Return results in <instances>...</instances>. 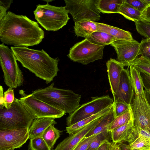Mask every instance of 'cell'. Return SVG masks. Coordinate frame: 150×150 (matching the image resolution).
Returning <instances> with one entry per match:
<instances>
[{
    "label": "cell",
    "instance_id": "obj_1",
    "mask_svg": "<svg viewBox=\"0 0 150 150\" xmlns=\"http://www.w3.org/2000/svg\"><path fill=\"white\" fill-rule=\"evenodd\" d=\"M44 38V33L37 22L27 16L7 12L0 21V40L15 47L37 45Z\"/></svg>",
    "mask_w": 150,
    "mask_h": 150
},
{
    "label": "cell",
    "instance_id": "obj_2",
    "mask_svg": "<svg viewBox=\"0 0 150 150\" xmlns=\"http://www.w3.org/2000/svg\"><path fill=\"white\" fill-rule=\"evenodd\" d=\"M17 60L23 67L48 84L57 75L59 71L58 57L52 58L43 49L38 50L26 47L11 46Z\"/></svg>",
    "mask_w": 150,
    "mask_h": 150
},
{
    "label": "cell",
    "instance_id": "obj_3",
    "mask_svg": "<svg viewBox=\"0 0 150 150\" xmlns=\"http://www.w3.org/2000/svg\"><path fill=\"white\" fill-rule=\"evenodd\" d=\"M49 86L35 90L32 94L37 98L65 113L70 115L80 106L81 96L72 90Z\"/></svg>",
    "mask_w": 150,
    "mask_h": 150
},
{
    "label": "cell",
    "instance_id": "obj_4",
    "mask_svg": "<svg viewBox=\"0 0 150 150\" xmlns=\"http://www.w3.org/2000/svg\"><path fill=\"white\" fill-rule=\"evenodd\" d=\"M35 19L46 30L56 31L62 28L70 19L65 6H56L47 3L38 4L33 11Z\"/></svg>",
    "mask_w": 150,
    "mask_h": 150
},
{
    "label": "cell",
    "instance_id": "obj_5",
    "mask_svg": "<svg viewBox=\"0 0 150 150\" xmlns=\"http://www.w3.org/2000/svg\"><path fill=\"white\" fill-rule=\"evenodd\" d=\"M34 119L16 98L8 109H0V129L29 128Z\"/></svg>",
    "mask_w": 150,
    "mask_h": 150
},
{
    "label": "cell",
    "instance_id": "obj_6",
    "mask_svg": "<svg viewBox=\"0 0 150 150\" xmlns=\"http://www.w3.org/2000/svg\"><path fill=\"white\" fill-rule=\"evenodd\" d=\"M12 50L3 43L0 45V63L4 82L9 88H16L24 81L23 72L19 67Z\"/></svg>",
    "mask_w": 150,
    "mask_h": 150
},
{
    "label": "cell",
    "instance_id": "obj_7",
    "mask_svg": "<svg viewBox=\"0 0 150 150\" xmlns=\"http://www.w3.org/2000/svg\"><path fill=\"white\" fill-rule=\"evenodd\" d=\"M113 99L109 95L91 97V100L83 104L67 118V125H72L95 115L112 105Z\"/></svg>",
    "mask_w": 150,
    "mask_h": 150
},
{
    "label": "cell",
    "instance_id": "obj_8",
    "mask_svg": "<svg viewBox=\"0 0 150 150\" xmlns=\"http://www.w3.org/2000/svg\"><path fill=\"white\" fill-rule=\"evenodd\" d=\"M20 100L28 112L35 119L42 117L60 118L66 113L36 98L32 93L27 94L19 90Z\"/></svg>",
    "mask_w": 150,
    "mask_h": 150
},
{
    "label": "cell",
    "instance_id": "obj_9",
    "mask_svg": "<svg viewBox=\"0 0 150 150\" xmlns=\"http://www.w3.org/2000/svg\"><path fill=\"white\" fill-rule=\"evenodd\" d=\"M105 46L93 44L85 38L70 49L68 57L73 62L86 65L103 59Z\"/></svg>",
    "mask_w": 150,
    "mask_h": 150
},
{
    "label": "cell",
    "instance_id": "obj_10",
    "mask_svg": "<svg viewBox=\"0 0 150 150\" xmlns=\"http://www.w3.org/2000/svg\"><path fill=\"white\" fill-rule=\"evenodd\" d=\"M65 8L74 22L83 20L96 22L100 20L97 0H65Z\"/></svg>",
    "mask_w": 150,
    "mask_h": 150
},
{
    "label": "cell",
    "instance_id": "obj_11",
    "mask_svg": "<svg viewBox=\"0 0 150 150\" xmlns=\"http://www.w3.org/2000/svg\"><path fill=\"white\" fill-rule=\"evenodd\" d=\"M134 118V127L146 130L150 132V106L144 93L134 94L131 103Z\"/></svg>",
    "mask_w": 150,
    "mask_h": 150
},
{
    "label": "cell",
    "instance_id": "obj_12",
    "mask_svg": "<svg viewBox=\"0 0 150 150\" xmlns=\"http://www.w3.org/2000/svg\"><path fill=\"white\" fill-rule=\"evenodd\" d=\"M110 45L116 52V60L125 66H129L138 58L140 43L134 39L117 40Z\"/></svg>",
    "mask_w": 150,
    "mask_h": 150
},
{
    "label": "cell",
    "instance_id": "obj_13",
    "mask_svg": "<svg viewBox=\"0 0 150 150\" xmlns=\"http://www.w3.org/2000/svg\"><path fill=\"white\" fill-rule=\"evenodd\" d=\"M29 129H0V150L22 147L29 138Z\"/></svg>",
    "mask_w": 150,
    "mask_h": 150
},
{
    "label": "cell",
    "instance_id": "obj_14",
    "mask_svg": "<svg viewBox=\"0 0 150 150\" xmlns=\"http://www.w3.org/2000/svg\"><path fill=\"white\" fill-rule=\"evenodd\" d=\"M122 71L118 89L113 97V103L122 102L130 105L134 98V93L132 86L129 66Z\"/></svg>",
    "mask_w": 150,
    "mask_h": 150
},
{
    "label": "cell",
    "instance_id": "obj_15",
    "mask_svg": "<svg viewBox=\"0 0 150 150\" xmlns=\"http://www.w3.org/2000/svg\"><path fill=\"white\" fill-rule=\"evenodd\" d=\"M102 117L69 135L57 145L55 150H74L85 136L99 123Z\"/></svg>",
    "mask_w": 150,
    "mask_h": 150
},
{
    "label": "cell",
    "instance_id": "obj_16",
    "mask_svg": "<svg viewBox=\"0 0 150 150\" xmlns=\"http://www.w3.org/2000/svg\"><path fill=\"white\" fill-rule=\"evenodd\" d=\"M106 66L110 89L113 96L118 90L121 73L125 66L112 58L106 62Z\"/></svg>",
    "mask_w": 150,
    "mask_h": 150
},
{
    "label": "cell",
    "instance_id": "obj_17",
    "mask_svg": "<svg viewBox=\"0 0 150 150\" xmlns=\"http://www.w3.org/2000/svg\"><path fill=\"white\" fill-rule=\"evenodd\" d=\"M55 119L50 117L35 119L29 129V138L42 137L45 131L48 127L57 123Z\"/></svg>",
    "mask_w": 150,
    "mask_h": 150
},
{
    "label": "cell",
    "instance_id": "obj_18",
    "mask_svg": "<svg viewBox=\"0 0 150 150\" xmlns=\"http://www.w3.org/2000/svg\"><path fill=\"white\" fill-rule=\"evenodd\" d=\"M97 30L106 33L115 38L117 41L121 40L131 41L134 39L129 31L103 23L95 22Z\"/></svg>",
    "mask_w": 150,
    "mask_h": 150
},
{
    "label": "cell",
    "instance_id": "obj_19",
    "mask_svg": "<svg viewBox=\"0 0 150 150\" xmlns=\"http://www.w3.org/2000/svg\"><path fill=\"white\" fill-rule=\"evenodd\" d=\"M133 113L130 119L125 125L111 131L112 142L117 144L126 142L134 125Z\"/></svg>",
    "mask_w": 150,
    "mask_h": 150
},
{
    "label": "cell",
    "instance_id": "obj_20",
    "mask_svg": "<svg viewBox=\"0 0 150 150\" xmlns=\"http://www.w3.org/2000/svg\"><path fill=\"white\" fill-rule=\"evenodd\" d=\"M113 109L112 104L98 113L85 119L70 126L66 127L67 133L69 135L73 134L93 121L102 117Z\"/></svg>",
    "mask_w": 150,
    "mask_h": 150
},
{
    "label": "cell",
    "instance_id": "obj_21",
    "mask_svg": "<svg viewBox=\"0 0 150 150\" xmlns=\"http://www.w3.org/2000/svg\"><path fill=\"white\" fill-rule=\"evenodd\" d=\"M74 29L76 35L86 38L97 31V27L95 22L83 20L74 22Z\"/></svg>",
    "mask_w": 150,
    "mask_h": 150
},
{
    "label": "cell",
    "instance_id": "obj_22",
    "mask_svg": "<svg viewBox=\"0 0 150 150\" xmlns=\"http://www.w3.org/2000/svg\"><path fill=\"white\" fill-rule=\"evenodd\" d=\"M86 39L93 44L105 46L117 41L115 38L108 34L97 30L87 36Z\"/></svg>",
    "mask_w": 150,
    "mask_h": 150
},
{
    "label": "cell",
    "instance_id": "obj_23",
    "mask_svg": "<svg viewBox=\"0 0 150 150\" xmlns=\"http://www.w3.org/2000/svg\"><path fill=\"white\" fill-rule=\"evenodd\" d=\"M123 0H97L96 6L100 13H118Z\"/></svg>",
    "mask_w": 150,
    "mask_h": 150
},
{
    "label": "cell",
    "instance_id": "obj_24",
    "mask_svg": "<svg viewBox=\"0 0 150 150\" xmlns=\"http://www.w3.org/2000/svg\"><path fill=\"white\" fill-rule=\"evenodd\" d=\"M129 71L132 86L136 95L144 93V84L141 73L132 65L129 66Z\"/></svg>",
    "mask_w": 150,
    "mask_h": 150
},
{
    "label": "cell",
    "instance_id": "obj_25",
    "mask_svg": "<svg viewBox=\"0 0 150 150\" xmlns=\"http://www.w3.org/2000/svg\"><path fill=\"white\" fill-rule=\"evenodd\" d=\"M114 119L113 108L112 110L102 117L99 123L85 136V137L87 138L108 130L110 124Z\"/></svg>",
    "mask_w": 150,
    "mask_h": 150
},
{
    "label": "cell",
    "instance_id": "obj_26",
    "mask_svg": "<svg viewBox=\"0 0 150 150\" xmlns=\"http://www.w3.org/2000/svg\"><path fill=\"white\" fill-rule=\"evenodd\" d=\"M118 13L127 19L134 22L141 20L142 12L137 10L123 0L119 8Z\"/></svg>",
    "mask_w": 150,
    "mask_h": 150
},
{
    "label": "cell",
    "instance_id": "obj_27",
    "mask_svg": "<svg viewBox=\"0 0 150 150\" xmlns=\"http://www.w3.org/2000/svg\"><path fill=\"white\" fill-rule=\"evenodd\" d=\"M54 125H50L44 132L42 137L51 150L57 140L60 137L61 131L55 128Z\"/></svg>",
    "mask_w": 150,
    "mask_h": 150
},
{
    "label": "cell",
    "instance_id": "obj_28",
    "mask_svg": "<svg viewBox=\"0 0 150 150\" xmlns=\"http://www.w3.org/2000/svg\"><path fill=\"white\" fill-rule=\"evenodd\" d=\"M132 114L131 107L125 113L115 118L110 124L108 131L111 132L125 124L130 119Z\"/></svg>",
    "mask_w": 150,
    "mask_h": 150
},
{
    "label": "cell",
    "instance_id": "obj_29",
    "mask_svg": "<svg viewBox=\"0 0 150 150\" xmlns=\"http://www.w3.org/2000/svg\"><path fill=\"white\" fill-rule=\"evenodd\" d=\"M111 138V132L108 130L101 132L97 134L87 150H94L105 141Z\"/></svg>",
    "mask_w": 150,
    "mask_h": 150
},
{
    "label": "cell",
    "instance_id": "obj_30",
    "mask_svg": "<svg viewBox=\"0 0 150 150\" xmlns=\"http://www.w3.org/2000/svg\"><path fill=\"white\" fill-rule=\"evenodd\" d=\"M131 64L140 73L150 75V61L142 57L138 58Z\"/></svg>",
    "mask_w": 150,
    "mask_h": 150
},
{
    "label": "cell",
    "instance_id": "obj_31",
    "mask_svg": "<svg viewBox=\"0 0 150 150\" xmlns=\"http://www.w3.org/2000/svg\"><path fill=\"white\" fill-rule=\"evenodd\" d=\"M29 149L31 150H51L42 137L30 139Z\"/></svg>",
    "mask_w": 150,
    "mask_h": 150
},
{
    "label": "cell",
    "instance_id": "obj_32",
    "mask_svg": "<svg viewBox=\"0 0 150 150\" xmlns=\"http://www.w3.org/2000/svg\"><path fill=\"white\" fill-rule=\"evenodd\" d=\"M134 22L137 32L146 38L150 39V22L142 20Z\"/></svg>",
    "mask_w": 150,
    "mask_h": 150
},
{
    "label": "cell",
    "instance_id": "obj_33",
    "mask_svg": "<svg viewBox=\"0 0 150 150\" xmlns=\"http://www.w3.org/2000/svg\"><path fill=\"white\" fill-rule=\"evenodd\" d=\"M150 61V39L142 40L140 43L139 55Z\"/></svg>",
    "mask_w": 150,
    "mask_h": 150
},
{
    "label": "cell",
    "instance_id": "obj_34",
    "mask_svg": "<svg viewBox=\"0 0 150 150\" xmlns=\"http://www.w3.org/2000/svg\"><path fill=\"white\" fill-rule=\"evenodd\" d=\"M113 105L115 119L123 114L131 108V104L129 105L120 101L113 103Z\"/></svg>",
    "mask_w": 150,
    "mask_h": 150
},
{
    "label": "cell",
    "instance_id": "obj_35",
    "mask_svg": "<svg viewBox=\"0 0 150 150\" xmlns=\"http://www.w3.org/2000/svg\"><path fill=\"white\" fill-rule=\"evenodd\" d=\"M4 107L8 109L11 106L15 98L13 88H9L4 92Z\"/></svg>",
    "mask_w": 150,
    "mask_h": 150
},
{
    "label": "cell",
    "instance_id": "obj_36",
    "mask_svg": "<svg viewBox=\"0 0 150 150\" xmlns=\"http://www.w3.org/2000/svg\"><path fill=\"white\" fill-rule=\"evenodd\" d=\"M97 134L87 138L85 137L74 150H87Z\"/></svg>",
    "mask_w": 150,
    "mask_h": 150
},
{
    "label": "cell",
    "instance_id": "obj_37",
    "mask_svg": "<svg viewBox=\"0 0 150 150\" xmlns=\"http://www.w3.org/2000/svg\"><path fill=\"white\" fill-rule=\"evenodd\" d=\"M13 0L0 1V21L2 20L6 15L7 11L10 8Z\"/></svg>",
    "mask_w": 150,
    "mask_h": 150
},
{
    "label": "cell",
    "instance_id": "obj_38",
    "mask_svg": "<svg viewBox=\"0 0 150 150\" xmlns=\"http://www.w3.org/2000/svg\"><path fill=\"white\" fill-rule=\"evenodd\" d=\"M125 1L134 8L142 12L147 6L143 0H125Z\"/></svg>",
    "mask_w": 150,
    "mask_h": 150
},
{
    "label": "cell",
    "instance_id": "obj_39",
    "mask_svg": "<svg viewBox=\"0 0 150 150\" xmlns=\"http://www.w3.org/2000/svg\"><path fill=\"white\" fill-rule=\"evenodd\" d=\"M131 133L138 135L144 137L150 144V132L137 128L134 127Z\"/></svg>",
    "mask_w": 150,
    "mask_h": 150
},
{
    "label": "cell",
    "instance_id": "obj_40",
    "mask_svg": "<svg viewBox=\"0 0 150 150\" xmlns=\"http://www.w3.org/2000/svg\"><path fill=\"white\" fill-rule=\"evenodd\" d=\"M141 20L150 22V4L142 12Z\"/></svg>",
    "mask_w": 150,
    "mask_h": 150
},
{
    "label": "cell",
    "instance_id": "obj_41",
    "mask_svg": "<svg viewBox=\"0 0 150 150\" xmlns=\"http://www.w3.org/2000/svg\"><path fill=\"white\" fill-rule=\"evenodd\" d=\"M144 84V88L150 90V75L144 73H141Z\"/></svg>",
    "mask_w": 150,
    "mask_h": 150
},
{
    "label": "cell",
    "instance_id": "obj_42",
    "mask_svg": "<svg viewBox=\"0 0 150 150\" xmlns=\"http://www.w3.org/2000/svg\"><path fill=\"white\" fill-rule=\"evenodd\" d=\"M112 145L109 140L104 141L97 149L96 150H111Z\"/></svg>",
    "mask_w": 150,
    "mask_h": 150
},
{
    "label": "cell",
    "instance_id": "obj_43",
    "mask_svg": "<svg viewBox=\"0 0 150 150\" xmlns=\"http://www.w3.org/2000/svg\"><path fill=\"white\" fill-rule=\"evenodd\" d=\"M3 88L2 86H0V109L4 107V98Z\"/></svg>",
    "mask_w": 150,
    "mask_h": 150
},
{
    "label": "cell",
    "instance_id": "obj_44",
    "mask_svg": "<svg viewBox=\"0 0 150 150\" xmlns=\"http://www.w3.org/2000/svg\"><path fill=\"white\" fill-rule=\"evenodd\" d=\"M118 145L122 150H131L128 144L124 143H120Z\"/></svg>",
    "mask_w": 150,
    "mask_h": 150
},
{
    "label": "cell",
    "instance_id": "obj_45",
    "mask_svg": "<svg viewBox=\"0 0 150 150\" xmlns=\"http://www.w3.org/2000/svg\"><path fill=\"white\" fill-rule=\"evenodd\" d=\"M144 93L146 98L150 106V90L144 88Z\"/></svg>",
    "mask_w": 150,
    "mask_h": 150
},
{
    "label": "cell",
    "instance_id": "obj_46",
    "mask_svg": "<svg viewBox=\"0 0 150 150\" xmlns=\"http://www.w3.org/2000/svg\"><path fill=\"white\" fill-rule=\"evenodd\" d=\"M111 150H120V148L117 143L112 142V145Z\"/></svg>",
    "mask_w": 150,
    "mask_h": 150
},
{
    "label": "cell",
    "instance_id": "obj_47",
    "mask_svg": "<svg viewBox=\"0 0 150 150\" xmlns=\"http://www.w3.org/2000/svg\"><path fill=\"white\" fill-rule=\"evenodd\" d=\"M14 149H13V148H11V149H10L7 150H14Z\"/></svg>",
    "mask_w": 150,
    "mask_h": 150
},
{
    "label": "cell",
    "instance_id": "obj_48",
    "mask_svg": "<svg viewBox=\"0 0 150 150\" xmlns=\"http://www.w3.org/2000/svg\"><path fill=\"white\" fill-rule=\"evenodd\" d=\"M120 150H122L120 148Z\"/></svg>",
    "mask_w": 150,
    "mask_h": 150
},
{
    "label": "cell",
    "instance_id": "obj_49",
    "mask_svg": "<svg viewBox=\"0 0 150 150\" xmlns=\"http://www.w3.org/2000/svg\"><path fill=\"white\" fill-rule=\"evenodd\" d=\"M97 149H95L94 150H97Z\"/></svg>",
    "mask_w": 150,
    "mask_h": 150
}]
</instances>
